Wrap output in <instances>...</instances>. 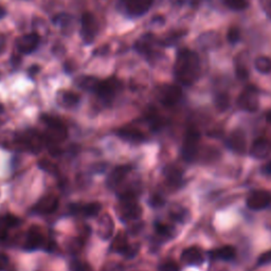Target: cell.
<instances>
[{"label": "cell", "instance_id": "4", "mask_svg": "<svg viewBox=\"0 0 271 271\" xmlns=\"http://www.w3.org/2000/svg\"><path fill=\"white\" fill-rule=\"evenodd\" d=\"M154 0H120V7L130 17H139L148 12Z\"/></svg>", "mask_w": 271, "mask_h": 271}, {"label": "cell", "instance_id": "29", "mask_svg": "<svg viewBox=\"0 0 271 271\" xmlns=\"http://www.w3.org/2000/svg\"><path fill=\"white\" fill-rule=\"evenodd\" d=\"M102 210V204L100 202H90L82 205L81 213L85 217H95L98 216Z\"/></svg>", "mask_w": 271, "mask_h": 271}, {"label": "cell", "instance_id": "9", "mask_svg": "<svg viewBox=\"0 0 271 271\" xmlns=\"http://www.w3.org/2000/svg\"><path fill=\"white\" fill-rule=\"evenodd\" d=\"M237 106L249 113H254L258 108L257 90L253 87H248L242 91L237 99Z\"/></svg>", "mask_w": 271, "mask_h": 271}, {"label": "cell", "instance_id": "51", "mask_svg": "<svg viewBox=\"0 0 271 271\" xmlns=\"http://www.w3.org/2000/svg\"><path fill=\"white\" fill-rule=\"evenodd\" d=\"M265 172L267 174H271V161L268 164H266V166H265Z\"/></svg>", "mask_w": 271, "mask_h": 271}, {"label": "cell", "instance_id": "8", "mask_svg": "<svg viewBox=\"0 0 271 271\" xmlns=\"http://www.w3.org/2000/svg\"><path fill=\"white\" fill-rule=\"evenodd\" d=\"M158 98L164 106H174L182 99V90L176 85H163L158 91Z\"/></svg>", "mask_w": 271, "mask_h": 271}, {"label": "cell", "instance_id": "27", "mask_svg": "<svg viewBox=\"0 0 271 271\" xmlns=\"http://www.w3.org/2000/svg\"><path fill=\"white\" fill-rule=\"evenodd\" d=\"M127 235L125 234L124 232H119L118 234L116 235V237L114 238L113 242H111V246H110V249L115 251V252H118V253L122 254V252L126 249V247L128 246V242H127Z\"/></svg>", "mask_w": 271, "mask_h": 271}, {"label": "cell", "instance_id": "2", "mask_svg": "<svg viewBox=\"0 0 271 271\" xmlns=\"http://www.w3.org/2000/svg\"><path fill=\"white\" fill-rule=\"evenodd\" d=\"M42 120L47 125V132L44 136L46 143L59 144L60 142H63L66 140L68 136L67 128L59 118L44 115L42 117Z\"/></svg>", "mask_w": 271, "mask_h": 271}, {"label": "cell", "instance_id": "36", "mask_svg": "<svg viewBox=\"0 0 271 271\" xmlns=\"http://www.w3.org/2000/svg\"><path fill=\"white\" fill-rule=\"evenodd\" d=\"M240 39V32L237 28H231L227 34V40L230 44H236Z\"/></svg>", "mask_w": 271, "mask_h": 271}, {"label": "cell", "instance_id": "1", "mask_svg": "<svg viewBox=\"0 0 271 271\" xmlns=\"http://www.w3.org/2000/svg\"><path fill=\"white\" fill-rule=\"evenodd\" d=\"M200 73V61L197 53L183 48L177 52L174 74L181 85L190 86L197 81Z\"/></svg>", "mask_w": 271, "mask_h": 271}, {"label": "cell", "instance_id": "21", "mask_svg": "<svg viewBox=\"0 0 271 271\" xmlns=\"http://www.w3.org/2000/svg\"><path fill=\"white\" fill-rule=\"evenodd\" d=\"M58 102L63 107L72 108L80 103V96L72 91L63 90L58 93Z\"/></svg>", "mask_w": 271, "mask_h": 271}, {"label": "cell", "instance_id": "40", "mask_svg": "<svg viewBox=\"0 0 271 271\" xmlns=\"http://www.w3.org/2000/svg\"><path fill=\"white\" fill-rule=\"evenodd\" d=\"M271 263V250L264 252V253H261L258 258H257V265L258 266H264L267 264Z\"/></svg>", "mask_w": 271, "mask_h": 271}, {"label": "cell", "instance_id": "23", "mask_svg": "<svg viewBox=\"0 0 271 271\" xmlns=\"http://www.w3.org/2000/svg\"><path fill=\"white\" fill-rule=\"evenodd\" d=\"M236 250L232 246H223L217 249L210 251V256L214 259H221V260H231L235 257Z\"/></svg>", "mask_w": 271, "mask_h": 271}, {"label": "cell", "instance_id": "5", "mask_svg": "<svg viewBox=\"0 0 271 271\" xmlns=\"http://www.w3.org/2000/svg\"><path fill=\"white\" fill-rule=\"evenodd\" d=\"M121 88H122V84H121V82L116 78H110L104 81H100L96 93L101 100L105 102H110L116 97L117 93L121 90Z\"/></svg>", "mask_w": 271, "mask_h": 271}, {"label": "cell", "instance_id": "19", "mask_svg": "<svg viewBox=\"0 0 271 271\" xmlns=\"http://www.w3.org/2000/svg\"><path fill=\"white\" fill-rule=\"evenodd\" d=\"M130 171V167L127 165H120L111 172L107 178V186L109 189H115L121 182L124 180L125 177Z\"/></svg>", "mask_w": 271, "mask_h": 271}, {"label": "cell", "instance_id": "32", "mask_svg": "<svg viewBox=\"0 0 271 271\" xmlns=\"http://www.w3.org/2000/svg\"><path fill=\"white\" fill-rule=\"evenodd\" d=\"M254 67L258 72L263 74L270 73L271 72V59L267 57H258L254 62Z\"/></svg>", "mask_w": 271, "mask_h": 271}, {"label": "cell", "instance_id": "17", "mask_svg": "<svg viewBox=\"0 0 271 271\" xmlns=\"http://www.w3.org/2000/svg\"><path fill=\"white\" fill-rule=\"evenodd\" d=\"M154 45H155V37L152 34H145L141 39H139L135 45L136 50L144 55L146 58H152L154 53Z\"/></svg>", "mask_w": 271, "mask_h": 271}, {"label": "cell", "instance_id": "20", "mask_svg": "<svg viewBox=\"0 0 271 271\" xmlns=\"http://www.w3.org/2000/svg\"><path fill=\"white\" fill-rule=\"evenodd\" d=\"M227 146L236 153H244L246 148V138L242 132H234L227 140Z\"/></svg>", "mask_w": 271, "mask_h": 271}, {"label": "cell", "instance_id": "42", "mask_svg": "<svg viewBox=\"0 0 271 271\" xmlns=\"http://www.w3.org/2000/svg\"><path fill=\"white\" fill-rule=\"evenodd\" d=\"M68 208H69L71 214H79V213H81V210H82V204L71 203V204H69Z\"/></svg>", "mask_w": 271, "mask_h": 271}, {"label": "cell", "instance_id": "43", "mask_svg": "<svg viewBox=\"0 0 271 271\" xmlns=\"http://www.w3.org/2000/svg\"><path fill=\"white\" fill-rule=\"evenodd\" d=\"M9 264V257L4 254V253H0V271H3Z\"/></svg>", "mask_w": 271, "mask_h": 271}, {"label": "cell", "instance_id": "45", "mask_svg": "<svg viewBox=\"0 0 271 271\" xmlns=\"http://www.w3.org/2000/svg\"><path fill=\"white\" fill-rule=\"evenodd\" d=\"M151 204L153 207H160V205L163 204V199L161 197H159V196H155L151 199Z\"/></svg>", "mask_w": 271, "mask_h": 271}, {"label": "cell", "instance_id": "13", "mask_svg": "<svg viewBox=\"0 0 271 271\" xmlns=\"http://www.w3.org/2000/svg\"><path fill=\"white\" fill-rule=\"evenodd\" d=\"M46 244V239L43 235L42 231L39 227H32L28 231L26 242L24 246L25 251H35L41 248H44Z\"/></svg>", "mask_w": 271, "mask_h": 271}, {"label": "cell", "instance_id": "15", "mask_svg": "<svg viewBox=\"0 0 271 271\" xmlns=\"http://www.w3.org/2000/svg\"><path fill=\"white\" fill-rule=\"evenodd\" d=\"M271 154V141L267 138H258L250 147V155L255 159H264Z\"/></svg>", "mask_w": 271, "mask_h": 271}, {"label": "cell", "instance_id": "25", "mask_svg": "<svg viewBox=\"0 0 271 271\" xmlns=\"http://www.w3.org/2000/svg\"><path fill=\"white\" fill-rule=\"evenodd\" d=\"M100 83V80L95 78V77H91V76H84V77H81L78 81H77V84L78 86L85 90V91H95L97 90L98 88V85Z\"/></svg>", "mask_w": 271, "mask_h": 271}, {"label": "cell", "instance_id": "18", "mask_svg": "<svg viewBox=\"0 0 271 271\" xmlns=\"http://www.w3.org/2000/svg\"><path fill=\"white\" fill-rule=\"evenodd\" d=\"M180 259L183 264L189 266H197L203 261V256L200 249L196 247H190L183 250Z\"/></svg>", "mask_w": 271, "mask_h": 271}, {"label": "cell", "instance_id": "12", "mask_svg": "<svg viewBox=\"0 0 271 271\" xmlns=\"http://www.w3.org/2000/svg\"><path fill=\"white\" fill-rule=\"evenodd\" d=\"M246 203L251 210L266 209L271 204V194L266 191H255L248 196Z\"/></svg>", "mask_w": 271, "mask_h": 271}, {"label": "cell", "instance_id": "49", "mask_svg": "<svg viewBox=\"0 0 271 271\" xmlns=\"http://www.w3.org/2000/svg\"><path fill=\"white\" fill-rule=\"evenodd\" d=\"M8 238V229L0 227V241H4Z\"/></svg>", "mask_w": 271, "mask_h": 271}, {"label": "cell", "instance_id": "41", "mask_svg": "<svg viewBox=\"0 0 271 271\" xmlns=\"http://www.w3.org/2000/svg\"><path fill=\"white\" fill-rule=\"evenodd\" d=\"M260 7L265 14L271 20V0H260Z\"/></svg>", "mask_w": 271, "mask_h": 271}, {"label": "cell", "instance_id": "10", "mask_svg": "<svg viewBox=\"0 0 271 271\" xmlns=\"http://www.w3.org/2000/svg\"><path fill=\"white\" fill-rule=\"evenodd\" d=\"M20 137L21 147L24 151H29L31 153H39L43 148L44 138L37 134L35 130L26 132L23 135H18Z\"/></svg>", "mask_w": 271, "mask_h": 271}, {"label": "cell", "instance_id": "39", "mask_svg": "<svg viewBox=\"0 0 271 271\" xmlns=\"http://www.w3.org/2000/svg\"><path fill=\"white\" fill-rule=\"evenodd\" d=\"M159 271H179V266L175 261H164L159 266Z\"/></svg>", "mask_w": 271, "mask_h": 271}, {"label": "cell", "instance_id": "11", "mask_svg": "<svg viewBox=\"0 0 271 271\" xmlns=\"http://www.w3.org/2000/svg\"><path fill=\"white\" fill-rule=\"evenodd\" d=\"M41 43V37L37 33H29L24 34L18 37L16 41V47L20 53L23 54H31L39 48Z\"/></svg>", "mask_w": 271, "mask_h": 271}, {"label": "cell", "instance_id": "28", "mask_svg": "<svg viewBox=\"0 0 271 271\" xmlns=\"http://www.w3.org/2000/svg\"><path fill=\"white\" fill-rule=\"evenodd\" d=\"M22 225V219L13 214H5L0 216V227L6 229L15 228Z\"/></svg>", "mask_w": 271, "mask_h": 271}, {"label": "cell", "instance_id": "26", "mask_svg": "<svg viewBox=\"0 0 271 271\" xmlns=\"http://www.w3.org/2000/svg\"><path fill=\"white\" fill-rule=\"evenodd\" d=\"M164 177L172 184H179L182 181V172L174 165H169L164 169Z\"/></svg>", "mask_w": 271, "mask_h": 271}, {"label": "cell", "instance_id": "34", "mask_svg": "<svg viewBox=\"0 0 271 271\" xmlns=\"http://www.w3.org/2000/svg\"><path fill=\"white\" fill-rule=\"evenodd\" d=\"M222 3L234 11H242L248 7L247 0H222Z\"/></svg>", "mask_w": 271, "mask_h": 271}, {"label": "cell", "instance_id": "33", "mask_svg": "<svg viewBox=\"0 0 271 271\" xmlns=\"http://www.w3.org/2000/svg\"><path fill=\"white\" fill-rule=\"evenodd\" d=\"M37 165L41 170H43L44 172L51 174L57 176L59 174V167L57 166V164H54L53 162H51L48 159H42L39 162H37Z\"/></svg>", "mask_w": 271, "mask_h": 271}, {"label": "cell", "instance_id": "44", "mask_svg": "<svg viewBox=\"0 0 271 271\" xmlns=\"http://www.w3.org/2000/svg\"><path fill=\"white\" fill-rule=\"evenodd\" d=\"M55 247H57V244H55V241L53 239L51 240H48V241H46V244H45V249L46 251H49V252H52L54 251Z\"/></svg>", "mask_w": 271, "mask_h": 271}, {"label": "cell", "instance_id": "6", "mask_svg": "<svg viewBox=\"0 0 271 271\" xmlns=\"http://www.w3.org/2000/svg\"><path fill=\"white\" fill-rule=\"evenodd\" d=\"M199 132L196 129H190L184 138V142L181 148V155L185 161H192L197 155Z\"/></svg>", "mask_w": 271, "mask_h": 271}, {"label": "cell", "instance_id": "16", "mask_svg": "<svg viewBox=\"0 0 271 271\" xmlns=\"http://www.w3.org/2000/svg\"><path fill=\"white\" fill-rule=\"evenodd\" d=\"M115 223L109 214H103L98 221V235L101 239L107 240L114 234Z\"/></svg>", "mask_w": 271, "mask_h": 271}, {"label": "cell", "instance_id": "53", "mask_svg": "<svg viewBox=\"0 0 271 271\" xmlns=\"http://www.w3.org/2000/svg\"><path fill=\"white\" fill-rule=\"evenodd\" d=\"M4 113V106L0 105V115H2Z\"/></svg>", "mask_w": 271, "mask_h": 271}, {"label": "cell", "instance_id": "30", "mask_svg": "<svg viewBox=\"0 0 271 271\" xmlns=\"http://www.w3.org/2000/svg\"><path fill=\"white\" fill-rule=\"evenodd\" d=\"M52 23L62 29H67L72 24V17L67 13H60L52 18Z\"/></svg>", "mask_w": 271, "mask_h": 271}, {"label": "cell", "instance_id": "31", "mask_svg": "<svg viewBox=\"0 0 271 271\" xmlns=\"http://www.w3.org/2000/svg\"><path fill=\"white\" fill-rule=\"evenodd\" d=\"M214 104L219 111H226L230 106V98L226 92L217 93L214 98Z\"/></svg>", "mask_w": 271, "mask_h": 271}, {"label": "cell", "instance_id": "3", "mask_svg": "<svg viewBox=\"0 0 271 271\" xmlns=\"http://www.w3.org/2000/svg\"><path fill=\"white\" fill-rule=\"evenodd\" d=\"M99 31V25L93 14L86 12L82 15L81 20V36L83 42L90 45L95 41Z\"/></svg>", "mask_w": 271, "mask_h": 271}, {"label": "cell", "instance_id": "7", "mask_svg": "<svg viewBox=\"0 0 271 271\" xmlns=\"http://www.w3.org/2000/svg\"><path fill=\"white\" fill-rule=\"evenodd\" d=\"M119 214L123 220L139 219L142 215V208L141 205L137 203L135 198L121 199Z\"/></svg>", "mask_w": 271, "mask_h": 271}, {"label": "cell", "instance_id": "14", "mask_svg": "<svg viewBox=\"0 0 271 271\" xmlns=\"http://www.w3.org/2000/svg\"><path fill=\"white\" fill-rule=\"evenodd\" d=\"M59 207V199L54 195H46L41 198L33 207V211L36 214L47 215L51 214Z\"/></svg>", "mask_w": 271, "mask_h": 271}, {"label": "cell", "instance_id": "47", "mask_svg": "<svg viewBox=\"0 0 271 271\" xmlns=\"http://www.w3.org/2000/svg\"><path fill=\"white\" fill-rule=\"evenodd\" d=\"M105 271H122V266L119 264H111L105 267Z\"/></svg>", "mask_w": 271, "mask_h": 271}, {"label": "cell", "instance_id": "50", "mask_svg": "<svg viewBox=\"0 0 271 271\" xmlns=\"http://www.w3.org/2000/svg\"><path fill=\"white\" fill-rule=\"evenodd\" d=\"M7 15V11H6V9L3 7V6H0V20H3V18Z\"/></svg>", "mask_w": 271, "mask_h": 271}, {"label": "cell", "instance_id": "52", "mask_svg": "<svg viewBox=\"0 0 271 271\" xmlns=\"http://www.w3.org/2000/svg\"><path fill=\"white\" fill-rule=\"evenodd\" d=\"M266 119H267L268 122L271 124V110H269L268 113L266 114Z\"/></svg>", "mask_w": 271, "mask_h": 271}, {"label": "cell", "instance_id": "35", "mask_svg": "<svg viewBox=\"0 0 271 271\" xmlns=\"http://www.w3.org/2000/svg\"><path fill=\"white\" fill-rule=\"evenodd\" d=\"M155 229L158 234H160L164 237H169L172 235V229L171 227H169L167 225H164V223L161 222H156L155 225Z\"/></svg>", "mask_w": 271, "mask_h": 271}, {"label": "cell", "instance_id": "38", "mask_svg": "<svg viewBox=\"0 0 271 271\" xmlns=\"http://www.w3.org/2000/svg\"><path fill=\"white\" fill-rule=\"evenodd\" d=\"M139 251V245H128L126 249L122 252V255H124L126 258H133L137 255Z\"/></svg>", "mask_w": 271, "mask_h": 271}, {"label": "cell", "instance_id": "48", "mask_svg": "<svg viewBox=\"0 0 271 271\" xmlns=\"http://www.w3.org/2000/svg\"><path fill=\"white\" fill-rule=\"evenodd\" d=\"M40 71H41V67L39 66V65H34V66H31L29 69L30 77H34L35 74H37Z\"/></svg>", "mask_w": 271, "mask_h": 271}, {"label": "cell", "instance_id": "46", "mask_svg": "<svg viewBox=\"0 0 271 271\" xmlns=\"http://www.w3.org/2000/svg\"><path fill=\"white\" fill-rule=\"evenodd\" d=\"M7 45V37L3 34H0V55H2L6 49Z\"/></svg>", "mask_w": 271, "mask_h": 271}, {"label": "cell", "instance_id": "24", "mask_svg": "<svg viewBox=\"0 0 271 271\" xmlns=\"http://www.w3.org/2000/svg\"><path fill=\"white\" fill-rule=\"evenodd\" d=\"M118 135L121 138H123L124 140L132 141V142H142L145 139L144 135L140 132V130L135 129V128H122L119 130Z\"/></svg>", "mask_w": 271, "mask_h": 271}, {"label": "cell", "instance_id": "37", "mask_svg": "<svg viewBox=\"0 0 271 271\" xmlns=\"http://www.w3.org/2000/svg\"><path fill=\"white\" fill-rule=\"evenodd\" d=\"M70 271H91V269L87 264L80 260H72L70 263Z\"/></svg>", "mask_w": 271, "mask_h": 271}, {"label": "cell", "instance_id": "22", "mask_svg": "<svg viewBox=\"0 0 271 271\" xmlns=\"http://www.w3.org/2000/svg\"><path fill=\"white\" fill-rule=\"evenodd\" d=\"M219 43H220L219 36L215 32L203 33L198 39V46H200L202 49L205 50L215 49L219 45Z\"/></svg>", "mask_w": 271, "mask_h": 271}]
</instances>
